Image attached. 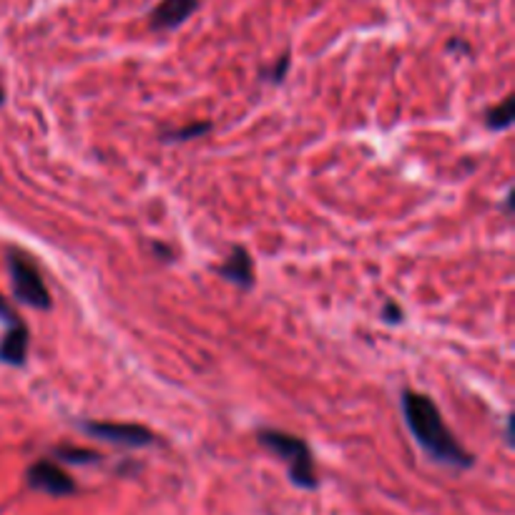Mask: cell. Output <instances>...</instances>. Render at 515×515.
<instances>
[{
  "mask_svg": "<svg viewBox=\"0 0 515 515\" xmlns=\"http://www.w3.org/2000/svg\"><path fill=\"white\" fill-rule=\"evenodd\" d=\"M403 415L405 423L413 433L415 443L425 450L430 458L448 465V468H458V471H468L472 468V458L468 450L460 445L455 435L450 433V427L443 420V413L435 405V400L425 395V392L405 390L403 392Z\"/></svg>",
  "mask_w": 515,
  "mask_h": 515,
  "instance_id": "cell-1",
  "label": "cell"
},
{
  "mask_svg": "<svg viewBox=\"0 0 515 515\" xmlns=\"http://www.w3.org/2000/svg\"><path fill=\"white\" fill-rule=\"evenodd\" d=\"M257 443L272 455L287 463L290 481L302 488V491H314L317 488V471H314V458L310 445L300 435H291L284 430L274 427H262L257 433Z\"/></svg>",
  "mask_w": 515,
  "mask_h": 515,
  "instance_id": "cell-2",
  "label": "cell"
},
{
  "mask_svg": "<svg viewBox=\"0 0 515 515\" xmlns=\"http://www.w3.org/2000/svg\"><path fill=\"white\" fill-rule=\"evenodd\" d=\"M5 264H8V274H11L13 297L21 304L48 312L53 307V297L45 287L43 274L35 264V259L23 249L11 247L8 249V257H5Z\"/></svg>",
  "mask_w": 515,
  "mask_h": 515,
  "instance_id": "cell-3",
  "label": "cell"
},
{
  "mask_svg": "<svg viewBox=\"0 0 515 515\" xmlns=\"http://www.w3.org/2000/svg\"><path fill=\"white\" fill-rule=\"evenodd\" d=\"M81 433L89 437L103 440V443H113L121 448H148L157 443V435L148 427L138 425V423H109V420H79L76 423Z\"/></svg>",
  "mask_w": 515,
  "mask_h": 515,
  "instance_id": "cell-4",
  "label": "cell"
},
{
  "mask_svg": "<svg viewBox=\"0 0 515 515\" xmlns=\"http://www.w3.org/2000/svg\"><path fill=\"white\" fill-rule=\"evenodd\" d=\"M25 481H28V485L33 491L53 495V498H68V495H73L79 491L76 481L58 465L56 460L48 458L35 460L33 465L28 468V472H25Z\"/></svg>",
  "mask_w": 515,
  "mask_h": 515,
  "instance_id": "cell-5",
  "label": "cell"
},
{
  "mask_svg": "<svg viewBox=\"0 0 515 515\" xmlns=\"http://www.w3.org/2000/svg\"><path fill=\"white\" fill-rule=\"evenodd\" d=\"M196 8H199V0H161L148 15L151 31H157V33L176 31L196 13Z\"/></svg>",
  "mask_w": 515,
  "mask_h": 515,
  "instance_id": "cell-6",
  "label": "cell"
},
{
  "mask_svg": "<svg viewBox=\"0 0 515 515\" xmlns=\"http://www.w3.org/2000/svg\"><path fill=\"white\" fill-rule=\"evenodd\" d=\"M216 272L224 277L226 281H232L239 290L249 291L254 287V262H252V254H249L244 247H232L229 257L224 259V264H219Z\"/></svg>",
  "mask_w": 515,
  "mask_h": 515,
  "instance_id": "cell-7",
  "label": "cell"
},
{
  "mask_svg": "<svg viewBox=\"0 0 515 515\" xmlns=\"http://www.w3.org/2000/svg\"><path fill=\"white\" fill-rule=\"evenodd\" d=\"M28 348H31V332L25 322L8 327L5 337L0 339V362L8 367H23L28 359Z\"/></svg>",
  "mask_w": 515,
  "mask_h": 515,
  "instance_id": "cell-8",
  "label": "cell"
},
{
  "mask_svg": "<svg viewBox=\"0 0 515 515\" xmlns=\"http://www.w3.org/2000/svg\"><path fill=\"white\" fill-rule=\"evenodd\" d=\"M513 106H515V96L513 93H508L498 106H491V109L485 111V126H488L491 131H508L515 121Z\"/></svg>",
  "mask_w": 515,
  "mask_h": 515,
  "instance_id": "cell-9",
  "label": "cell"
},
{
  "mask_svg": "<svg viewBox=\"0 0 515 515\" xmlns=\"http://www.w3.org/2000/svg\"><path fill=\"white\" fill-rule=\"evenodd\" d=\"M53 458L71 463V465H91V463H101L103 455L96 450L76 448V445H58L53 448Z\"/></svg>",
  "mask_w": 515,
  "mask_h": 515,
  "instance_id": "cell-10",
  "label": "cell"
},
{
  "mask_svg": "<svg viewBox=\"0 0 515 515\" xmlns=\"http://www.w3.org/2000/svg\"><path fill=\"white\" fill-rule=\"evenodd\" d=\"M212 129L214 124H209V121H196V124L164 131V134H161V141H164V144H184V141H194V138H199V136H206Z\"/></svg>",
  "mask_w": 515,
  "mask_h": 515,
  "instance_id": "cell-11",
  "label": "cell"
},
{
  "mask_svg": "<svg viewBox=\"0 0 515 515\" xmlns=\"http://www.w3.org/2000/svg\"><path fill=\"white\" fill-rule=\"evenodd\" d=\"M290 53H284L277 63H272V66L262 71V79L267 81V83H281L284 76H287V71H290Z\"/></svg>",
  "mask_w": 515,
  "mask_h": 515,
  "instance_id": "cell-12",
  "label": "cell"
},
{
  "mask_svg": "<svg viewBox=\"0 0 515 515\" xmlns=\"http://www.w3.org/2000/svg\"><path fill=\"white\" fill-rule=\"evenodd\" d=\"M0 322H5L8 327H13V325H18V322H23L21 317H18V312L13 310L11 307V302L0 294Z\"/></svg>",
  "mask_w": 515,
  "mask_h": 515,
  "instance_id": "cell-13",
  "label": "cell"
},
{
  "mask_svg": "<svg viewBox=\"0 0 515 515\" xmlns=\"http://www.w3.org/2000/svg\"><path fill=\"white\" fill-rule=\"evenodd\" d=\"M382 319L387 322V325H400L403 322V310H400V304H395L390 300V302H385V307H382Z\"/></svg>",
  "mask_w": 515,
  "mask_h": 515,
  "instance_id": "cell-14",
  "label": "cell"
},
{
  "mask_svg": "<svg viewBox=\"0 0 515 515\" xmlns=\"http://www.w3.org/2000/svg\"><path fill=\"white\" fill-rule=\"evenodd\" d=\"M154 254H158V259H164V262H171V257H174V252L167 244H158V242H154Z\"/></svg>",
  "mask_w": 515,
  "mask_h": 515,
  "instance_id": "cell-15",
  "label": "cell"
},
{
  "mask_svg": "<svg viewBox=\"0 0 515 515\" xmlns=\"http://www.w3.org/2000/svg\"><path fill=\"white\" fill-rule=\"evenodd\" d=\"M3 101H5V91H3V86H0V106H3Z\"/></svg>",
  "mask_w": 515,
  "mask_h": 515,
  "instance_id": "cell-16",
  "label": "cell"
}]
</instances>
